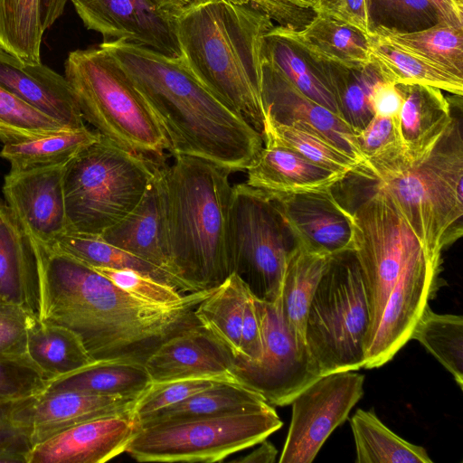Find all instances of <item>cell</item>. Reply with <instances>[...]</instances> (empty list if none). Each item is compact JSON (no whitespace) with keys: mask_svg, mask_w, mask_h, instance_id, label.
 I'll return each mask as SVG.
<instances>
[{"mask_svg":"<svg viewBox=\"0 0 463 463\" xmlns=\"http://www.w3.org/2000/svg\"><path fill=\"white\" fill-rule=\"evenodd\" d=\"M37 319L71 331L96 361L144 363L166 338L198 324L194 310L213 288L173 305L130 296L91 267L36 241Z\"/></svg>","mask_w":463,"mask_h":463,"instance_id":"obj_1","label":"cell"},{"mask_svg":"<svg viewBox=\"0 0 463 463\" xmlns=\"http://www.w3.org/2000/svg\"><path fill=\"white\" fill-rule=\"evenodd\" d=\"M159 121L175 156H191L232 172L246 170L263 147L247 119L210 91L184 58L125 41H103Z\"/></svg>","mask_w":463,"mask_h":463,"instance_id":"obj_2","label":"cell"},{"mask_svg":"<svg viewBox=\"0 0 463 463\" xmlns=\"http://www.w3.org/2000/svg\"><path fill=\"white\" fill-rule=\"evenodd\" d=\"M272 20L241 0H196L175 16L183 58L218 99L260 134L262 61Z\"/></svg>","mask_w":463,"mask_h":463,"instance_id":"obj_3","label":"cell"},{"mask_svg":"<svg viewBox=\"0 0 463 463\" xmlns=\"http://www.w3.org/2000/svg\"><path fill=\"white\" fill-rule=\"evenodd\" d=\"M169 250L189 292L211 289L234 272L229 244L231 170L175 156L163 167Z\"/></svg>","mask_w":463,"mask_h":463,"instance_id":"obj_4","label":"cell"},{"mask_svg":"<svg viewBox=\"0 0 463 463\" xmlns=\"http://www.w3.org/2000/svg\"><path fill=\"white\" fill-rule=\"evenodd\" d=\"M369 179L383 191L420 241L440 261L442 250L462 235L463 139L459 121L422 156L410 160L403 149L367 162Z\"/></svg>","mask_w":463,"mask_h":463,"instance_id":"obj_5","label":"cell"},{"mask_svg":"<svg viewBox=\"0 0 463 463\" xmlns=\"http://www.w3.org/2000/svg\"><path fill=\"white\" fill-rule=\"evenodd\" d=\"M67 79L84 120L118 146L161 158L168 139L148 103L118 62L104 49L71 52Z\"/></svg>","mask_w":463,"mask_h":463,"instance_id":"obj_6","label":"cell"},{"mask_svg":"<svg viewBox=\"0 0 463 463\" xmlns=\"http://www.w3.org/2000/svg\"><path fill=\"white\" fill-rule=\"evenodd\" d=\"M147 156L100 138L64 167L69 232L100 236L141 201L154 175Z\"/></svg>","mask_w":463,"mask_h":463,"instance_id":"obj_7","label":"cell"},{"mask_svg":"<svg viewBox=\"0 0 463 463\" xmlns=\"http://www.w3.org/2000/svg\"><path fill=\"white\" fill-rule=\"evenodd\" d=\"M371 310L353 249L328 257L311 299L306 344L322 375L364 367Z\"/></svg>","mask_w":463,"mask_h":463,"instance_id":"obj_8","label":"cell"},{"mask_svg":"<svg viewBox=\"0 0 463 463\" xmlns=\"http://www.w3.org/2000/svg\"><path fill=\"white\" fill-rule=\"evenodd\" d=\"M283 425L274 408L138 426L125 452L139 462H220Z\"/></svg>","mask_w":463,"mask_h":463,"instance_id":"obj_9","label":"cell"},{"mask_svg":"<svg viewBox=\"0 0 463 463\" xmlns=\"http://www.w3.org/2000/svg\"><path fill=\"white\" fill-rule=\"evenodd\" d=\"M229 244L233 270L253 297L276 303L288 260L298 242L265 192L245 183L232 186Z\"/></svg>","mask_w":463,"mask_h":463,"instance_id":"obj_10","label":"cell"},{"mask_svg":"<svg viewBox=\"0 0 463 463\" xmlns=\"http://www.w3.org/2000/svg\"><path fill=\"white\" fill-rule=\"evenodd\" d=\"M353 216V250L363 272L371 310L368 340L396 280L423 248L391 198L381 189L375 187Z\"/></svg>","mask_w":463,"mask_h":463,"instance_id":"obj_11","label":"cell"},{"mask_svg":"<svg viewBox=\"0 0 463 463\" xmlns=\"http://www.w3.org/2000/svg\"><path fill=\"white\" fill-rule=\"evenodd\" d=\"M253 298L260 325L262 356L250 362L230 354L231 373L269 404L286 406L323 375L307 345L300 344L285 324L278 304Z\"/></svg>","mask_w":463,"mask_h":463,"instance_id":"obj_12","label":"cell"},{"mask_svg":"<svg viewBox=\"0 0 463 463\" xmlns=\"http://www.w3.org/2000/svg\"><path fill=\"white\" fill-rule=\"evenodd\" d=\"M364 376L337 371L319 377L292 401V417L279 463H310L364 395Z\"/></svg>","mask_w":463,"mask_h":463,"instance_id":"obj_13","label":"cell"},{"mask_svg":"<svg viewBox=\"0 0 463 463\" xmlns=\"http://www.w3.org/2000/svg\"><path fill=\"white\" fill-rule=\"evenodd\" d=\"M440 261L419 250L392 287L380 321L365 345L364 367L389 362L411 340L412 330L437 289Z\"/></svg>","mask_w":463,"mask_h":463,"instance_id":"obj_14","label":"cell"},{"mask_svg":"<svg viewBox=\"0 0 463 463\" xmlns=\"http://www.w3.org/2000/svg\"><path fill=\"white\" fill-rule=\"evenodd\" d=\"M85 27L103 41H125L172 58H183L175 17L150 0H70Z\"/></svg>","mask_w":463,"mask_h":463,"instance_id":"obj_15","label":"cell"},{"mask_svg":"<svg viewBox=\"0 0 463 463\" xmlns=\"http://www.w3.org/2000/svg\"><path fill=\"white\" fill-rule=\"evenodd\" d=\"M65 166L11 172L5 176V203L32 239L50 250L67 232Z\"/></svg>","mask_w":463,"mask_h":463,"instance_id":"obj_16","label":"cell"},{"mask_svg":"<svg viewBox=\"0 0 463 463\" xmlns=\"http://www.w3.org/2000/svg\"><path fill=\"white\" fill-rule=\"evenodd\" d=\"M267 194L305 250L331 256L353 249V213L338 203L332 188Z\"/></svg>","mask_w":463,"mask_h":463,"instance_id":"obj_17","label":"cell"},{"mask_svg":"<svg viewBox=\"0 0 463 463\" xmlns=\"http://www.w3.org/2000/svg\"><path fill=\"white\" fill-rule=\"evenodd\" d=\"M262 101L266 116L279 123L323 137L360 161L368 174L367 164L360 151L355 133L350 126L339 115L299 90L264 57Z\"/></svg>","mask_w":463,"mask_h":463,"instance_id":"obj_18","label":"cell"},{"mask_svg":"<svg viewBox=\"0 0 463 463\" xmlns=\"http://www.w3.org/2000/svg\"><path fill=\"white\" fill-rule=\"evenodd\" d=\"M100 237L165 271L181 292L189 289L175 269L168 243L163 167L155 166L150 184L138 204Z\"/></svg>","mask_w":463,"mask_h":463,"instance_id":"obj_19","label":"cell"},{"mask_svg":"<svg viewBox=\"0 0 463 463\" xmlns=\"http://www.w3.org/2000/svg\"><path fill=\"white\" fill-rule=\"evenodd\" d=\"M132 413L82 422L34 445L26 463H104L125 452L137 430Z\"/></svg>","mask_w":463,"mask_h":463,"instance_id":"obj_20","label":"cell"},{"mask_svg":"<svg viewBox=\"0 0 463 463\" xmlns=\"http://www.w3.org/2000/svg\"><path fill=\"white\" fill-rule=\"evenodd\" d=\"M0 86L70 129L86 128L65 76L42 61L24 62L0 47Z\"/></svg>","mask_w":463,"mask_h":463,"instance_id":"obj_21","label":"cell"},{"mask_svg":"<svg viewBox=\"0 0 463 463\" xmlns=\"http://www.w3.org/2000/svg\"><path fill=\"white\" fill-rule=\"evenodd\" d=\"M152 383L216 376L239 383L231 373L228 350L198 324L172 335L145 360Z\"/></svg>","mask_w":463,"mask_h":463,"instance_id":"obj_22","label":"cell"},{"mask_svg":"<svg viewBox=\"0 0 463 463\" xmlns=\"http://www.w3.org/2000/svg\"><path fill=\"white\" fill-rule=\"evenodd\" d=\"M136 401L72 390L43 392L32 397L25 408L31 446L82 422L129 413Z\"/></svg>","mask_w":463,"mask_h":463,"instance_id":"obj_23","label":"cell"},{"mask_svg":"<svg viewBox=\"0 0 463 463\" xmlns=\"http://www.w3.org/2000/svg\"><path fill=\"white\" fill-rule=\"evenodd\" d=\"M246 169L245 184L267 194L301 193L333 188L349 175L335 172L270 139Z\"/></svg>","mask_w":463,"mask_h":463,"instance_id":"obj_24","label":"cell"},{"mask_svg":"<svg viewBox=\"0 0 463 463\" xmlns=\"http://www.w3.org/2000/svg\"><path fill=\"white\" fill-rule=\"evenodd\" d=\"M37 250L0 198V300L21 305L37 317Z\"/></svg>","mask_w":463,"mask_h":463,"instance_id":"obj_25","label":"cell"},{"mask_svg":"<svg viewBox=\"0 0 463 463\" xmlns=\"http://www.w3.org/2000/svg\"><path fill=\"white\" fill-rule=\"evenodd\" d=\"M402 98L397 118L406 158L428 153L451 125L454 116L440 89L421 84H397Z\"/></svg>","mask_w":463,"mask_h":463,"instance_id":"obj_26","label":"cell"},{"mask_svg":"<svg viewBox=\"0 0 463 463\" xmlns=\"http://www.w3.org/2000/svg\"><path fill=\"white\" fill-rule=\"evenodd\" d=\"M276 29L314 61L350 68H363L371 63L368 36L325 14L316 13L299 30L279 25Z\"/></svg>","mask_w":463,"mask_h":463,"instance_id":"obj_27","label":"cell"},{"mask_svg":"<svg viewBox=\"0 0 463 463\" xmlns=\"http://www.w3.org/2000/svg\"><path fill=\"white\" fill-rule=\"evenodd\" d=\"M269 406L254 390L240 383L222 381L146 416L137 426L254 411Z\"/></svg>","mask_w":463,"mask_h":463,"instance_id":"obj_28","label":"cell"},{"mask_svg":"<svg viewBox=\"0 0 463 463\" xmlns=\"http://www.w3.org/2000/svg\"><path fill=\"white\" fill-rule=\"evenodd\" d=\"M328 257L310 252L298 244L288 260L276 302L285 324L305 345L308 307Z\"/></svg>","mask_w":463,"mask_h":463,"instance_id":"obj_29","label":"cell"},{"mask_svg":"<svg viewBox=\"0 0 463 463\" xmlns=\"http://www.w3.org/2000/svg\"><path fill=\"white\" fill-rule=\"evenodd\" d=\"M251 292L232 273L194 310L198 325L224 346L232 357L241 356L240 342L244 307Z\"/></svg>","mask_w":463,"mask_h":463,"instance_id":"obj_30","label":"cell"},{"mask_svg":"<svg viewBox=\"0 0 463 463\" xmlns=\"http://www.w3.org/2000/svg\"><path fill=\"white\" fill-rule=\"evenodd\" d=\"M27 350L36 371L49 383L96 363L71 331L38 319L29 333Z\"/></svg>","mask_w":463,"mask_h":463,"instance_id":"obj_31","label":"cell"},{"mask_svg":"<svg viewBox=\"0 0 463 463\" xmlns=\"http://www.w3.org/2000/svg\"><path fill=\"white\" fill-rule=\"evenodd\" d=\"M152 383L144 363L127 360L96 362L49 383L44 392L72 390L137 399Z\"/></svg>","mask_w":463,"mask_h":463,"instance_id":"obj_32","label":"cell"},{"mask_svg":"<svg viewBox=\"0 0 463 463\" xmlns=\"http://www.w3.org/2000/svg\"><path fill=\"white\" fill-rule=\"evenodd\" d=\"M313 61L335 99L340 117L356 134L373 116L369 97L374 84L383 80L378 70L372 62L363 68H350Z\"/></svg>","mask_w":463,"mask_h":463,"instance_id":"obj_33","label":"cell"},{"mask_svg":"<svg viewBox=\"0 0 463 463\" xmlns=\"http://www.w3.org/2000/svg\"><path fill=\"white\" fill-rule=\"evenodd\" d=\"M373 35L463 78V28L438 22L415 32L376 27Z\"/></svg>","mask_w":463,"mask_h":463,"instance_id":"obj_34","label":"cell"},{"mask_svg":"<svg viewBox=\"0 0 463 463\" xmlns=\"http://www.w3.org/2000/svg\"><path fill=\"white\" fill-rule=\"evenodd\" d=\"M368 38L370 61L383 80L395 84L432 86L462 97V77L388 44L373 34Z\"/></svg>","mask_w":463,"mask_h":463,"instance_id":"obj_35","label":"cell"},{"mask_svg":"<svg viewBox=\"0 0 463 463\" xmlns=\"http://www.w3.org/2000/svg\"><path fill=\"white\" fill-rule=\"evenodd\" d=\"M100 135L87 127L65 130L36 139L4 145L0 157L10 163L11 172L65 166Z\"/></svg>","mask_w":463,"mask_h":463,"instance_id":"obj_36","label":"cell"},{"mask_svg":"<svg viewBox=\"0 0 463 463\" xmlns=\"http://www.w3.org/2000/svg\"><path fill=\"white\" fill-rule=\"evenodd\" d=\"M356 463H431L424 448L388 429L373 411L356 410L350 420Z\"/></svg>","mask_w":463,"mask_h":463,"instance_id":"obj_37","label":"cell"},{"mask_svg":"<svg viewBox=\"0 0 463 463\" xmlns=\"http://www.w3.org/2000/svg\"><path fill=\"white\" fill-rule=\"evenodd\" d=\"M263 57L275 65L299 90L339 115L335 99L318 73L313 60L279 33L276 24L265 35Z\"/></svg>","mask_w":463,"mask_h":463,"instance_id":"obj_38","label":"cell"},{"mask_svg":"<svg viewBox=\"0 0 463 463\" xmlns=\"http://www.w3.org/2000/svg\"><path fill=\"white\" fill-rule=\"evenodd\" d=\"M41 0H0V47L27 63L41 62Z\"/></svg>","mask_w":463,"mask_h":463,"instance_id":"obj_39","label":"cell"},{"mask_svg":"<svg viewBox=\"0 0 463 463\" xmlns=\"http://www.w3.org/2000/svg\"><path fill=\"white\" fill-rule=\"evenodd\" d=\"M50 250L67 254L90 267L134 269L177 288L174 279L165 271L107 242L100 236L67 232Z\"/></svg>","mask_w":463,"mask_h":463,"instance_id":"obj_40","label":"cell"},{"mask_svg":"<svg viewBox=\"0 0 463 463\" xmlns=\"http://www.w3.org/2000/svg\"><path fill=\"white\" fill-rule=\"evenodd\" d=\"M261 136L263 139L285 146L329 170L368 178L367 171L360 161L309 131L279 123L265 116Z\"/></svg>","mask_w":463,"mask_h":463,"instance_id":"obj_41","label":"cell"},{"mask_svg":"<svg viewBox=\"0 0 463 463\" xmlns=\"http://www.w3.org/2000/svg\"><path fill=\"white\" fill-rule=\"evenodd\" d=\"M411 339L419 341L463 388V317L437 314L428 307L415 325Z\"/></svg>","mask_w":463,"mask_h":463,"instance_id":"obj_42","label":"cell"},{"mask_svg":"<svg viewBox=\"0 0 463 463\" xmlns=\"http://www.w3.org/2000/svg\"><path fill=\"white\" fill-rule=\"evenodd\" d=\"M65 130L71 129L0 86V141L4 145L33 140Z\"/></svg>","mask_w":463,"mask_h":463,"instance_id":"obj_43","label":"cell"},{"mask_svg":"<svg viewBox=\"0 0 463 463\" xmlns=\"http://www.w3.org/2000/svg\"><path fill=\"white\" fill-rule=\"evenodd\" d=\"M222 381L234 382L216 376H199L154 382L137 399L131 413L138 422L157 411L178 403L189 396Z\"/></svg>","mask_w":463,"mask_h":463,"instance_id":"obj_44","label":"cell"},{"mask_svg":"<svg viewBox=\"0 0 463 463\" xmlns=\"http://www.w3.org/2000/svg\"><path fill=\"white\" fill-rule=\"evenodd\" d=\"M36 321L37 317L21 305L0 300V359L36 371L27 350L29 333Z\"/></svg>","mask_w":463,"mask_h":463,"instance_id":"obj_45","label":"cell"},{"mask_svg":"<svg viewBox=\"0 0 463 463\" xmlns=\"http://www.w3.org/2000/svg\"><path fill=\"white\" fill-rule=\"evenodd\" d=\"M91 268L117 287L141 301L168 306L181 301L185 296L173 285L134 269Z\"/></svg>","mask_w":463,"mask_h":463,"instance_id":"obj_46","label":"cell"},{"mask_svg":"<svg viewBox=\"0 0 463 463\" xmlns=\"http://www.w3.org/2000/svg\"><path fill=\"white\" fill-rule=\"evenodd\" d=\"M33 396L0 400V451L16 452L26 457L31 449L25 408Z\"/></svg>","mask_w":463,"mask_h":463,"instance_id":"obj_47","label":"cell"},{"mask_svg":"<svg viewBox=\"0 0 463 463\" xmlns=\"http://www.w3.org/2000/svg\"><path fill=\"white\" fill-rule=\"evenodd\" d=\"M355 137L366 164L375 157L403 149L397 118L373 115Z\"/></svg>","mask_w":463,"mask_h":463,"instance_id":"obj_48","label":"cell"},{"mask_svg":"<svg viewBox=\"0 0 463 463\" xmlns=\"http://www.w3.org/2000/svg\"><path fill=\"white\" fill-rule=\"evenodd\" d=\"M269 16L276 25L303 28L315 15L319 0H241Z\"/></svg>","mask_w":463,"mask_h":463,"instance_id":"obj_49","label":"cell"},{"mask_svg":"<svg viewBox=\"0 0 463 463\" xmlns=\"http://www.w3.org/2000/svg\"><path fill=\"white\" fill-rule=\"evenodd\" d=\"M48 385L49 383L33 368L0 359V400L40 394Z\"/></svg>","mask_w":463,"mask_h":463,"instance_id":"obj_50","label":"cell"},{"mask_svg":"<svg viewBox=\"0 0 463 463\" xmlns=\"http://www.w3.org/2000/svg\"><path fill=\"white\" fill-rule=\"evenodd\" d=\"M240 350L239 357L247 361L256 362L262 356L260 325L252 294L247 299L244 307Z\"/></svg>","mask_w":463,"mask_h":463,"instance_id":"obj_51","label":"cell"},{"mask_svg":"<svg viewBox=\"0 0 463 463\" xmlns=\"http://www.w3.org/2000/svg\"><path fill=\"white\" fill-rule=\"evenodd\" d=\"M325 14L339 22L348 24L364 34H373L368 0H337Z\"/></svg>","mask_w":463,"mask_h":463,"instance_id":"obj_52","label":"cell"},{"mask_svg":"<svg viewBox=\"0 0 463 463\" xmlns=\"http://www.w3.org/2000/svg\"><path fill=\"white\" fill-rule=\"evenodd\" d=\"M369 101L373 115L398 118L402 98L397 84L380 80L373 87Z\"/></svg>","mask_w":463,"mask_h":463,"instance_id":"obj_53","label":"cell"},{"mask_svg":"<svg viewBox=\"0 0 463 463\" xmlns=\"http://www.w3.org/2000/svg\"><path fill=\"white\" fill-rule=\"evenodd\" d=\"M373 28L395 30L402 0H368Z\"/></svg>","mask_w":463,"mask_h":463,"instance_id":"obj_54","label":"cell"},{"mask_svg":"<svg viewBox=\"0 0 463 463\" xmlns=\"http://www.w3.org/2000/svg\"><path fill=\"white\" fill-rule=\"evenodd\" d=\"M434 6L438 22L463 28V1L461 0H429Z\"/></svg>","mask_w":463,"mask_h":463,"instance_id":"obj_55","label":"cell"},{"mask_svg":"<svg viewBox=\"0 0 463 463\" xmlns=\"http://www.w3.org/2000/svg\"><path fill=\"white\" fill-rule=\"evenodd\" d=\"M278 450L267 439L259 443V447L246 456L236 458L234 462L240 463H273Z\"/></svg>","mask_w":463,"mask_h":463,"instance_id":"obj_56","label":"cell"},{"mask_svg":"<svg viewBox=\"0 0 463 463\" xmlns=\"http://www.w3.org/2000/svg\"><path fill=\"white\" fill-rule=\"evenodd\" d=\"M67 2L68 0H41V19L44 31L62 14Z\"/></svg>","mask_w":463,"mask_h":463,"instance_id":"obj_57","label":"cell"},{"mask_svg":"<svg viewBox=\"0 0 463 463\" xmlns=\"http://www.w3.org/2000/svg\"><path fill=\"white\" fill-rule=\"evenodd\" d=\"M159 10L175 17L196 0H150Z\"/></svg>","mask_w":463,"mask_h":463,"instance_id":"obj_58","label":"cell"},{"mask_svg":"<svg viewBox=\"0 0 463 463\" xmlns=\"http://www.w3.org/2000/svg\"><path fill=\"white\" fill-rule=\"evenodd\" d=\"M337 0H319V7L317 13L325 12L333 6Z\"/></svg>","mask_w":463,"mask_h":463,"instance_id":"obj_59","label":"cell"},{"mask_svg":"<svg viewBox=\"0 0 463 463\" xmlns=\"http://www.w3.org/2000/svg\"><path fill=\"white\" fill-rule=\"evenodd\" d=\"M461 1H463V0H461Z\"/></svg>","mask_w":463,"mask_h":463,"instance_id":"obj_60","label":"cell"}]
</instances>
